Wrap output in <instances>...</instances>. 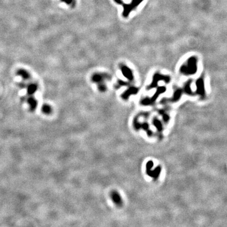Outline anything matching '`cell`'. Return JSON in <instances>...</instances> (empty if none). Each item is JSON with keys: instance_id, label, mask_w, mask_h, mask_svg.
I'll list each match as a JSON object with an SVG mask.
<instances>
[{"instance_id": "obj_1", "label": "cell", "mask_w": 227, "mask_h": 227, "mask_svg": "<svg viewBox=\"0 0 227 227\" xmlns=\"http://www.w3.org/2000/svg\"><path fill=\"white\" fill-rule=\"evenodd\" d=\"M197 71V59L195 57H191L188 59L187 64L183 65L180 68L181 72L186 75L194 74L196 73Z\"/></svg>"}, {"instance_id": "obj_2", "label": "cell", "mask_w": 227, "mask_h": 227, "mask_svg": "<svg viewBox=\"0 0 227 227\" xmlns=\"http://www.w3.org/2000/svg\"><path fill=\"white\" fill-rule=\"evenodd\" d=\"M144 0H132L131 3L129 4H123L124 11L123 12V16L124 17H127L130 13L134 9L137 8Z\"/></svg>"}, {"instance_id": "obj_3", "label": "cell", "mask_w": 227, "mask_h": 227, "mask_svg": "<svg viewBox=\"0 0 227 227\" xmlns=\"http://www.w3.org/2000/svg\"><path fill=\"white\" fill-rule=\"evenodd\" d=\"M159 80H164L166 83H168L170 81V78L169 76H163V75H160L158 74H155L154 76V78H153L152 83L148 87V89L155 87L157 85L158 81H159Z\"/></svg>"}, {"instance_id": "obj_4", "label": "cell", "mask_w": 227, "mask_h": 227, "mask_svg": "<svg viewBox=\"0 0 227 227\" xmlns=\"http://www.w3.org/2000/svg\"><path fill=\"white\" fill-rule=\"evenodd\" d=\"M110 78V76L107 74L104 73H96L94 74L91 77V80L94 83H103L105 80H108Z\"/></svg>"}, {"instance_id": "obj_5", "label": "cell", "mask_w": 227, "mask_h": 227, "mask_svg": "<svg viewBox=\"0 0 227 227\" xmlns=\"http://www.w3.org/2000/svg\"><path fill=\"white\" fill-rule=\"evenodd\" d=\"M120 69L122 71V72L123 75L126 78H127L128 80H133L134 79V76H133V74L131 72V70L128 68L127 66L125 65H122L120 67Z\"/></svg>"}, {"instance_id": "obj_6", "label": "cell", "mask_w": 227, "mask_h": 227, "mask_svg": "<svg viewBox=\"0 0 227 227\" xmlns=\"http://www.w3.org/2000/svg\"><path fill=\"white\" fill-rule=\"evenodd\" d=\"M110 197L113 203L116 204L117 206H121L122 205V203H123L122 199L121 198V196L118 192L116 191H113L112 192H111Z\"/></svg>"}, {"instance_id": "obj_7", "label": "cell", "mask_w": 227, "mask_h": 227, "mask_svg": "<svg viewBox=\"0 0 227 227\" xmlns=\"http://www.w3.org/2000/svg\"><path fill=\"white\" fill-rule=\"evenodd\" d=\"M139 91L138 88L135 87H131L130 88H128L126 91L122 95V98L125 100L128 99L129 97V96L131 95H134L136 94Z\"/></svg>"}, {"instance_id": "obj_8", "label": "cell", "mask_w": 227, "mask_h": 227, "mask_svg": "<svg viewBox=\"0 0 227 227\" xmlns=\"http://www.w3.org/2000/svg\"><path fill=\"white\" fill-rule=\"evenodd\" d=\"M196 85H197V93L201 96H204L205 91L203 79V78L198 79L196 83Z\"/></svg>"}, {"instance_id": "obj_9", "label": "cell", "mask_w": 227, "mask_h": 227, "mask_svg": "<svg viewBox=\"0 0 227 227\" xmlns=\"http://www.w3.org/2000/svg\"><path fill=\"white\" fill-rule=\"evenodd\" d=\"M27 102L29 105V110L32 111L35 110L38 105L37 100L32 96H29L27 99Z\"/></svg>"}, {"instance_id": "obj_10", "label": "cell", "mask_w": 227, "mask_h": 227, "mask_svg": "<svg viewBox=\"0 0 227 227\" xmlns=\"http://www.w3.org/2000/svg\"><path fill=\"white\" fill-rule=\"evenodd\" d=\"M38 89V85L35 83H30L27 86V93L29 96H32Z\"/></svg>"}, {"instance_id": "obj_11", "label": "cell", "mask_w": 227, "mask_h": 227, "mask_svg": "<svg viewBox=\"0 0 227 227\" xmlns=\"http://www.w3.org/2000/svg\"><path fill=\"white\" fill-rule=\"evenodd\" d=\"M17 74L23 78L24 80H27L30 78V74L27 70L20 69L17 71Z\"/></svg>"}, {"instance_id": "obj_12", "label": "cell", "mask_w": 227, "mask_h": 227, "mask_svg": "<svg viewBox=\"0 0 227 227\" xmlns=\"http://www.w3.org/2000/svg\"><path fill=\"white\" fill-rule=\"evenodd\" d=\"M165 91H166L165 87H160L159 88H158L156 93L154 94V95L152 96V98L150 99L151 102L152 103V102H155V100L159 96L160 94L163 93Z\"/></svg>"}, {"instance_id": "obj_13", "label": "cell", "mask_w": 227, "mask_h": 227, "mask_svg": "<svg viewBox=\"0 0 227 227\" xmlns=\"http://www.w3.org/2000/svg\"><path fill=\"white\" fill-rule=\"evenodd\" d=\"M42 111L43 112V113L48 115L52 112V109L51 106L49 105L44 104L43 105V106L42 107Z\"/></svg>"}, {"instance_id": "obj_14", "label": "cell", "mask_w": 227, "mask_h": 227, "mask_svg": "<svg viewBox=\"0 0 227 227\" xmlns=\"http://www.w3.org/2000/svg\"><path fill=\"white\" fill-rule=\"evenodd\" d=\"M182 91L180 89H178L177 91H176V92L174 94V99L175 100H178L180 98L182 95Z\"/></svg>"}, {"instance_id": "obj_15", "label": "cell", "mask_w": 227, "mask_h": 227, "mask_svg": "<svg viewBox=\"0 0 227 227\" xmlns=\"http://www.w3.org/2000/svg\"><path fill=\"white\" fill-rule=\"evenodd\" d=\"M184 91L186 93L188 94H191L192 92H191V90L190 89V82H188L186 84V86H184Z\"/></svg>"}, {"instance_id": "obj_16", "label": "cell", "mask_w": 227, "mask_h": 227, "mask_svg": "<svg viewBox=\"0 0 227 227\" xmlns=\"http://www.w3.org/2000/svg\"><path fill=\"white\" fill-rule=\"evenodd\" d=\"M98 88L99 89V91H102V92H104L106 90V86L105 84L104 83H99L98 84Z\"/></svg>"}, {"instance_id": "obj_17", "label": "cell", "mask_w": 227, "mask_h": 227, "mask_svg": "<svg viewBox=\"0 0 227 227\" xmlns=\"http://www.w3.org/2000/svg\"><path fill=\"white\" fill-rule=\"evenodd\" d=\"M151 102V100L149 99V98H145L144 99H142V104L145 105H147L149 104Z\"/></svg>"}, {"instance_id": "obj_18", "label": "cell", "mask_w": 227, "mask_h": 227, "mask_svg": "<svg viewBox=\"0 0 227 227\" xmlns=\"http://www.w3.org/2000/svg\"><path fill=\"white\" fill-rule=\"evenodd\" d=\"M62 2L64 3H66L68 5L72 6L73 5H74L75 3V1L74 0H61Z\"/></svg>"}, {"instance_id": "obj_19", "label": "cell", "mask_w": 227, "mask_h": 227, "mask_svg": "<svg viewBox=\"0 0 227 227\" xmlns=\"http://www.w3.org/2000/svg\"><path fill=\"white\" fill-rule=\"evenodd\" d=\"M127 83H126V82H125L124 81H123V80H118V86H126L127 85Z\"/></svg>"}, {"instance_id": "obj_20", "label": "cell", "mask_w": 227, "mask_h": 227, "mask_svg": "<svg viewBox=\"0 0 227 227\" xmlns=\"http://www.w3.org/2000/svg\"><path fill=\"white\" fill-rule=\"evenodd\" d=\"M115 1L116 3L118 4H119V5H123L124 4L123 1L122 0H114Z\"/></svg>"}]
</instances>
